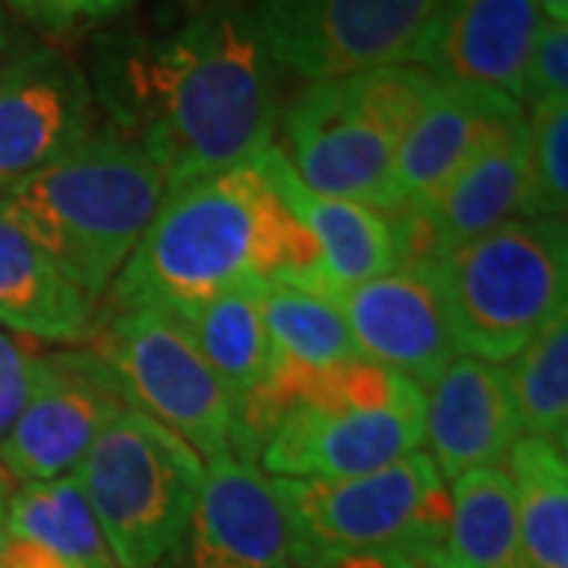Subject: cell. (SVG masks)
I'll list each match as a JSON object with an SVG mask.
<instances>
[{
    "instance_id": "1",
    "label": "cell",
    "mask_w": 568,
    "mask_h": 568,
    "mask_svg": "<svg viewBox=\"0 0 568 568\" xmlns=\"http://www.w3.org/2000/svg\"><path fill=\"white\" fill-rule=\"evenodd\" d=\"M95 63L111 130L159 168L164 193L272 145L278 67L244 0H203L155 36H108Z\"/></svg>"
},
{
    "instance_id": "2",
    "label": "cell",
    "mask_w": 568,
    "mask_h": 568,
    "mask_svg": "<svg viewBox=\"0 0 568 568\" xmlns=\"http://www.w3.org/2000/svg\"><path fill=\"white\" fill-rule=\"evenodd\" d=\"M320 246L253 162L168 190L142 241L114 278L111 304L190 310L246 282L304 284Z\"/></svg>"
},
{
    "instance_id": "3",
    "label": "cell",
    "mask_w": 568,
    "mask_h": 568,
    "mask_svg": "<svg viewBox=\"0 0 568 568\" xmlns=\"http://www.w3.org/2000/svg\"><path fill=\"white\" fill-rule=\"evenodd\" d=\"M164 200L159 168L104 126L0 193V205L95 304Z\"/></svg>"
},
{
    "instance_id": "4",
    "label": "cell",
    "mask_w": 568,
    "mask_h": 568,
    "mask_svg": "<svg viewBox=\"0 0 568 568\" xmlns=\"http://www.w3.org/2000/svg\"><path fill=\"white\" fill-rule=\"evenodd\" d=\"M424 268L462 357L511 361L566 313L568 237L559 222L508 219Z\"/></svg>"
},
{
    "instance_id": "5",
    "label": "cell",
    "mask_w": 568,
    "mask_h": 568,
    "mask_svg": "<svg viewBox=\"0 0 568 568\" xmlns=\"http://www.w3.org/2000/svg\"><path fill=\"white\" fill-rule=\"evenodd\" d=\"M439 82L417 63L310 82L284 114L294 174L320 196L388 212L398 145Z\"/></svg>"
},
{
    "instance_id": "6",
    "label": "cell",
    "mask_w": 568,
    "mask_h": 568,
    "mask_svg": "<svg viewBox=\"0 0 568 568\" xmlns=\"http://www.w3.org/2000/svg\"><path fill=\"white\" fill-rule=\"evenodd\" d=\"M73 474L114 566L159 568L186 537L205 467L178 433L126 407Z\"/></svg>"
},
{
    "instance_id": "7",
    "label": "cell",
    "mask_w": 568,
    "mask_h": 568,
    "mask_svg": "<svg viewBox=\"0 0 568 568\" xmlns=\"http://www.w3.org/2000/svg\"><path fill=\"white\" fill-rule=\"evenodd\" d=\"M297 568L383 549L446 544L448 484L426 452L351 480L272 477Z\"/></svg>"
},
{
    "instance_id": "8",
    "label": "cell",
    "mask_w": 568,
    "mask_h": 568,
    "mask_svg": "<svg viewBox=\"0 0 568 568\" xmlns=\"http://www.w3.org/2000/svg\"><path fill=\"white\" fill-rule=\"evenodd\" d=\"M102 357L133 410L178 433L200 458L231 455V398L178 316L152 306L118 313Z\"/></svg>"
},
{
    "instance_id": "9",
    "label": "cell",
    "mask_w": 568,
    "mask_h": 568,
    "mask_svg": "<svg viewBox=\"0 0 568 568\" xmlns=\"http://www.w3.org/2000/svg\"><path fill=\"white\" fill-rule=\"evenodd\" d=\"M275 67L335 80L414 63L439 0H246Z\"/></svg>"
},
{
    "instance_id": "10",
    "label": "cell",
    "mask_w": 568,
    "mask_h": 568,
    "mask_svg": "<svg viewBox=\"0 0 568 568\" xmlns=\"http://www.w3.org/2000/svg\"><path fill=\"white\" fill-rule=\"evenodd\" d=\"M126 410L102 354L39 357V379L20 417L0 439V467L10 480L44 484L77 470L102 429Z\"/></svg>"
},
{
    "instance_id": "11",
    "label": "cell",
    "mask_w": 568,
    "mask_h": 568,
    "mask_svg": "<svg viewBox=\"0 0 568 568\" xmlns=\"http://www.w3.org/2000/svg\"><path fill=\"white\" fill-rule=\"evenodd\" d=\"M424 443V392L379 407L297 402L265 439L263 467L287 480H351L395 465Z\"/></svg>"
},
{
    "instance_id": "12",
    "label": "cell",
    "mask_w": 568,
    "mask_h": 568,
    "mask_svg": "<svg viewBox=\"0 0 568 568\" xmlns=\"http://www.w3.org/2000/svg\"><path fill=\"white\" fill-rule=\"evenodd\" d=\"M92 133V85L73 58L22 44L0 70V193Z\"/></svg>"
},
{
    "instance_id": "13",
    "label": "cell",
    "mask_w": 568,
    "mask_h": 568,
    "mask_svg": "<svg viewBox=\"0 0 568 568\" xmlns=\"http://www.w3.org/2000/svg\"><path fill=\"white\" fill-rule=\"evenodd\" d=\"M525 123L521 102L499 89L439 82L398 145L388 181V215L436 193L487 145Z\"/></svg>"
},
{
    "instance_id": "14",
    "label": "cell",
    "mask_w": 568,
    "mask_h": 568,
    "mask_svg": "<svg viewBox=\"0 0 568 568\" xmlns=\"http://www.w3.org/2000/svg\"><path fill=\"white\" fill-rule=\"evenodd\" d=\"M528 123L487 145L420 203L388 215L402 265H429L496 224L515 219L525 196Z\"/></svg>"
},
{
    "instance_id": "15",
    "label": "cell",
    "mask_w": 568,
    "mask_h": 568,
    "mask_svg": "<svg viewBox=\"0 0 568 568\" xmlns=\"http://www.w3.org/2000/svg\"><path fill=\"white\" fill-rule=\"evenodd\" d=\"M328 304L342 313L364 361L398 369L414 386H429L455 357L424 265H398L379 278L338 291Z\"/></svg>"
},
{
    "instance_id": "16",
    "label": "cell",
    "mask_w": 568,
    "mask_h": 568,
    "mask_svg": "<svg viewBox=\"0 0 568 568\" xmlns=\"http://www.w3.org/2000/svg\"><path fill=\"white\" fill-rule=\"evenodd\" d=\"M544 20L534 0H439L414 63L436 80L487 85L521 102Z\"/></svg>"
},
{
    "instance_id": "17",
    "label": "cell",
    "mask_w": 568,
    "mask_h": 568,
    "mask_svg": "<svg viewBox=\"0 0 568 568\" xmlns=\"http://www.w3.org/2000/svg\"><path fill=\"white\" fill-rule=\"evenodd\" d=\"M186 537L190 568H297L272 477L234 455L205 470Z\"/></svg>"
},
{
    "instance_id": "18",
    "label": "cell",
    "mask_w": 568,
    "mask_h": 568,
    "mask_svg": "<svg viewBox=\"0 0 568 568\" xmlns=\"http://www.w3.org/2000/svg\"><path fill=\"white\" fill-rule=\"evenodd\" d=\"M424 439L446 484L506 458L521 439L506 366L452 357L424 395Z\"/></svg>"
},
{
    "instance_id": "19",
    "label": "cell",
    "mask_w": 568,
    "mask_h": 568,
    "mask_svg": "<svg viewBox=\"0 0 568 568\" xmlns=\"http://www.w3.org/2000/svg\"><path fill=\"white\" fill-rule=\"evenodd\" d=\"M260 164L282 203L294 212V219L304 224L320 246L316 272L297 287L328 301L345 287L379 278L402 265L388 215L364 203L332 200L306 190L287 162L284 149H278L275 142L260 152Z\"/></svg>"
},
{
    "instance_id": "20",
    "label": "cell",
    "mask_w": 568,
    "mask_h": 568,
    "mask_svg": "<svg viewBox=\"0 0 568 568\" xmlns=\"http://www.w3.org/2000/svg\"><path fill=\"white\" fill-rule=\"evenodd\" d=\"M0 325L44 342L92 332V301L0 205Z\"/></svg>"
},
{
    "instance_id": "21",
    "label": "cell",
    "mask_w": 568,
    "mask_h": 568,
    "mask_svg": "<svg viewBox=\"0 0 568 568\" xmlns=\"http://www.w3.org/2000/svg\"><path fill=\"white\" fill-rule=\"evenodd\" d=\"M265 294L268 282L237 284L186 316H178L219 376L234 410L256 392L268 369L272 347L265 335Z\"/></svg>"
},
{
    "instance_id": "22",
    "label": "cell",
    "mask_w": 568,
    "mask_h": 568,
    "mask_svg": "<svg viewBox=\"0 0 568 568\" xmlns=\"http://www.w3.org/2000/svg\"><path fill=\"white\" fill-rule=\"evenodd\" d=\"M446 549L458 568H528L506 470L477 467L448 484Z\"/></svg>"
},
{
    "instance_id": "23",
    "label": "cell",
    "mask_w": 568,
    "mask_h": 568,
    "mask_svg": "<svg viewBox=\"0 0 568 568\" xmlns=\"http://www.w3.org/2000/svg\"><path fill=\"white\" fill-rule=\"evenodd\" d=\"M506 458L528 568H568L566 452L540 436H521Z\"/></svg>"
},
{
    "instance_id": "24",
    "label": "cell",
    "mask_w": 568,
    "mask_h": 568,
    "mask_svg": "<svg viewBox=\"0 0 568 568\" xmlns=\"http://www.w3.org/2000/svg\"><path fill=\"white\" fill-rule=\"evenodd\" d=\"M3 534L41 544L73 568H118L104 547L95 515L82 496L77 474L26 484L10 496Z\"/></svg>"
},
{
    "instance_id": "25",
    "label": "cell",
    "mask_w": 568,
    "mask_h": 568,
    "mask_svg": "<svg viewBox=\"0 0 568 568\" xmlns=\"http://www.w3.org/2000/svg\"><path fill=\"white\" fill-rule=\"evenodd\" d=\"M263 316L272 357L278 361L304 369H332L364 361L342 313L297 284L268 282Z\"/></svg>"
},
{
    "instance_id": "26",
    "label": "cell",
    "mask_w": 568,
    "mask_h": 568,
    "mask_svg": "<svg viewBox=\"0 0 568 568\" xmlns=\"http://www.w3.org/2000/svg\"><path fill=\"white\" fill-rule=\"evenodd\" d=\"M521 433L566 452L568 443V310L525 345L506 369Z\"/></svg>"
},
{
    "instance_id": "27",
    "label": "cell",
    "mask_w": 568,
    "mask_h": 568,
    "mask_svg": "<svg viewBox=\"0 0 568 568\" xmlns=\"http://www.w3.org/2000/svg\"><path fill=\"white\" fill-rule=\"evenodd\" d=\"M521 219L566 224L568 212V99L530 104L528 164Z\"/></svg>"
},
{
    "instance_id": "28",
    "label": "cell",
    "mask_w": 568,
    "mask_h": 568,
    "mask_svg": "<svg viewBox=\"0 0 568 568\" xmlns=\"http://www.w3.org/2000/svg\"><path fill=\"white\" fill-rule=\"evenodd\" d=\"M547 99H568V26L556 20H544L530 48L521 102L534 104Z\"/></svg>"
},
{
    "instance_id": "29",
    "label": "cell",
    "mask_w": 568,
    "mask_h": 568,
    "mask_svg": "<svg viewBox=\"0 0 568 568\" xmlns=\"http://www.w3.org/2000/svg\"><path fill=\"white\" fill-rule=\"evenodd\" d=\"M20 17L51 32H70L126 13L136 0H7Z\"/></svg>"
},
{
    "instance_id": "30",
    "label": "cell",
    "mask_w": 568,
    "mask_h": 568,
    "mask_svg": "<svg viewBox=\"0 0 568 568\" xmlns=\"http://www.w3.org/2000/svg\"><path fill=\"white\" fill-rule=\"evenodd\" d=\"M39 357L20 338L0 332V439L20 417L39 379Z\"/></svg>"
},
{
    "instance_id": "31",
    "label": "cell",
    "mask_w": 568,
    "mask_h": 568,
    "mask_svg": "<svg viewBox=\"0 0 568 568\" xmlns=\"http://www.w3.org/2000/svg\"><path fill=\"white\" fill-rule=\"evenodd\" d=\"M0 568H73L63 562L58 552L44 549L41 544L22 540V537H0Z\"/></svg>"
},
{
    "instance_id": "32",
    "label": "cell",
    "mask_w": 568,
    "mask_h": 568,
    "mask_svg": "<svg viewBox=\"0 0 568 568\" xmlns=\"http://www.w3.org/2000/svg\"><path fill=\"white\" fill-rule=\"evenodd\" d=\"M414 556V568H458L448 556L446 544H426V547L410 549Z\"/></svg>"
},
{
    "instance_id": "33",
    "label": "cell",
    "mask_w": 568,
    "mask_h": 568,
    "mask_svg": "<svg viewBox=\"0 0 568 568\" xmlns=\"http://www.w3.org/2000/svg\"><path fill=\"white\" fill-rule=\"evenodd\" d=\"M20 48L22 44L17 41V32H13V26H10V17H7V10L0 7V70L17 58Z\"/></svg>"
},
{
    "instance_id": "34",
    "label": "cell",
    "mask_w": 568,
    "mask_h": 568,
    "mask_svg": "<svg viewBox=\"0 0 568 568\" xmlns=\"http://www.w3.org/2000/svg\"><path fill=\"white\" fill-rule=\"evenodd\" d=\"M534 3H537V10H540L547 20H556V22L568 20V0H534Z\"/></svg>"
},
{
    "instance_id": "35",
    "label": "cell",
    "mask_w": 568,
    "mask_h": 568,
    "mask_svg": "<svg viewBox=\"0 0 568 568\" xmlns=\"http://www.w3.org/2000/svg\"><path fill=\"white\" fill-rule=\"evenodd\" d=\"M10 477L3 474V467H0V537H3V521H7V506H10Z\"/></svg>"
}]
</instances>
